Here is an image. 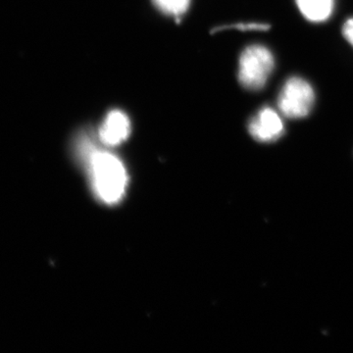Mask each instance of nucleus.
Returning a JSON list of instances; mask_svg holds the SVG:
<instances>
[{
    "mask_svg": "<svg viewBox=\"0 0 353 353\" xmlns=\"http://www.w3.org/2000/svg\"><path fill=\"white\" fill-rule=\"evenodd\" d=\"M314 102L315 92L312 85L301 77H292L279 94L278 108L285 117L301 119L309 115Z\"/></svg>",
    "mask_w": 353,
    "mask_h": 353,
    "instance_id": "7ed1b4c3",
    "label": "nucleus"
},
{
    "mask_svg": "<svg viewBox=\"0 0 353 353\" xmlns=\"http://www.w3.org/2000/svg\"><path fill=\"white\" fill-rule=\"evenodd\" d=\"M275 68L273 53L266 46L252 44L241 52L239 61V82L252 92L262 90Z\"/></svg>",
    "mask_w": 353,
    "mask_h": 353,
    "instance_id": "f03ea898",
    "label": "nucleus"
},
{
    "mask_svg": "<svg viewBox=\"0 0 353 353\" xmlns=\"http://www.w3.org/2000/svg\"><path fill=\"white\" fill-rule=\"evenodd\" d=\"M131 129V121L127 114L115 109L104 118L99 128V139L105 145L117 146L129 138Z\"/></svg>",
    "mask_w": 353,
    "mask_h": 353,
    "instance_id": "39448f33",
    "label": "nucleus"
},
{
    "mask_svg": "<svg viewBox=\"0 0 353 353\" xmlns=\"http://www.w3.org/2000/svg\"><path fill=\"white\" fill-rule=\"evenodd\" d=\"M296 2L303 17L312 23L326 22L334 9V0H296Z\"/></svg>",
    "mask_w": 353,
    "mask_h": 353,
    "instance_id": "423d86ee",
    "label": "nucleus"
},
{
    "mask_svg": "<svg viewBox=\"0 0 353 353\" xmlns=\"http://www.w3.org/2000/svg\"><path fill=\"white\" fill-rule=\"evenodd\" d=\"M343 34L348 43L353 46V18H350L343 24Z\"/></svg>",
    "mask_w": 353,
    "mask_h": 353,
    "instance_id": "1a4fd4ad",
    "label": "nucleus"
},
{
    "mask_svg": "<svg viewBox=\"0 0 353 353\" xmlns=\"http://www.w3.org/2000/svg\"><path fill=\"white\" fill-rule=\"evenodd\" d=\"M154 6L166 15L180 17L189 9L190 0H152Z\"/></svg>",
    "mask_w": 353,
    "mask_h": 353,
    "instance_id": "0eeeda50",
    "label": "nucleus"
},
{
    "mask_svg": "<svg viewBox=\"0 0 353 353\" xmlns=\"http://www.w3.org/2000/svg\"><path fill=\"white\" fill-rule=\"evenodd\" d=\"M248 132L255 141L273 143L284 134L285 125L278 111L265 106L250 120Z\"/></svg>",
    "mask_w": 353,
    "mask_h": 353,
    "instance_id": "20e7f679",
    "label": "nucleus"
},
{
    "mask_svg": "<svg viewBox=\"0 0 353 353\" xmlns=\"http://www.w3.org/2000/svg\"><path fill=\"white\" fill-rule=\"evenodd\" d=\"M78 157L87 162L92 176L95 194L104 203H117L126 192L128 178L126 168L112 153L95 148L87 137L76 143Z\"/></svg>",
    "mask_w": 353,
    "mask_h": 353,
    "instance_id": "f257e3e1",
    "label": "nucleus"
},
{
    "mask_svg": "<svg viewBox=\"0 0 353 353\" xmlns=\"http://www.w3.org/2000/svg\"><path fill=\"white\" fill-rule=\"evenodd\" d=\"M229 28L230 29L239 30L241 32L268 31L270 29V25L266 24V23H240V24L233 25Z\"/></svg>",
    "mask_w": 353,
    "mask_h": 353,
    "instance_id": "6e6552de",
    "label": "nucleus"
}]
</instances>
